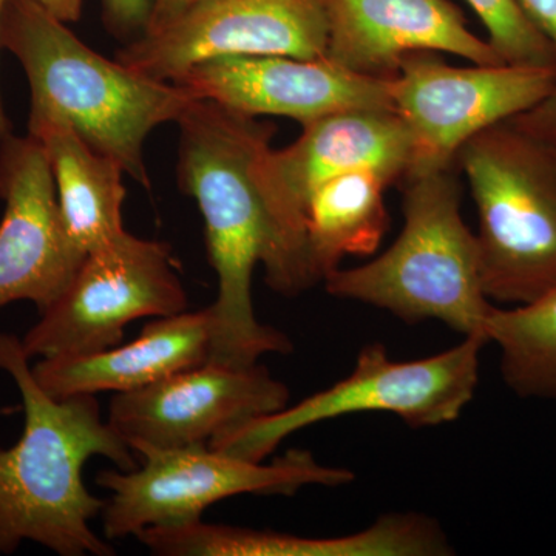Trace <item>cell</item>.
Returning a JSON list of instances; mask_svg holds the SVG:
<instances>
[{
  "mask_svg": "<svg viewBox=\"0 0 556 556\" xmlns=\"http://www.w3.org/2000/svg\"><path fill=\"white\" fill-rule=\"evenodd\" d=\"M178 182L199 203L208 262L218 278L207 362L244 368L266 354H288L287 334L255 316L252 274L266 281L277 268V241L260 186V161L276 129L206 100L190 102L179 119Z\"/></svg>",
  "mask_w": 556,
  "mask_h": 556,
  "instance_id": "cell-1",
  "label": "cell"
},
{
  "mask_svg": "<svg viewBox=\"0 0 556 556\" xmlns=\"http://www.w3.org/2000/svg\"><path fill=\"white\" fill-rule=\"evenodd\" d=\"M30 361L17 336L0 332V369L16 383L25 416L20 441L0 448V555L14 554L24 541L61 556L113 555L91 529L105 501L84 484L83 468L102 456L130 471L139 457L102 419L97 397H51Z\"/></svg>",
  "mask_w": 556,
  "mask_h": 556,
  "instance_id": "cell-2",
  "label": "cell"
},
{
  "mask_svg": "<svg viewBox=\"0 0 556 556\" xmlns=\"http://www.w3.org/2000/svg\"><path fill=\"white\" fill-rule=\"evenodd\" d=\"M0 47L24 67L31 109L67 121L87 144L150 188L146 139L161 124L177 123L195 98L101 56L30 0H7Z\"/></svg>",
  "mask_w": 556,
  "mask_h": 556,
  "instance_id": "cell-3",
  "label": "cell"
},
{
  "mask_svg": "<svg viewBox=\"0 0 556 556\" xmlns=\"http://www.w3.org/2000/svg\"><path fill=\"white\" fill-rule=\"evenodd\" d=\"M456 172L452 166L405 178L397 240L367 265L334 270L324 281L329 294L409 324L434 318L464 338L486 340L493 305L482 288L477 236L460 214Z\"/></svg>",
  "mask_w": 556,
  "mask_h": 556,
  "instance_id": "cell-4",
  "label": "cell"
},
{
  "mask_svg": "<svg viewBox=\"0 0 556 556\" xmlns=\"http://www.w3.org/2000/svg\"><path fill=\"white\" fill-rule=\"evenodd\" d=\"M478 208L482 288L518 306L556 287V144L510 119L457 152Z\"/></svg>",
  "mask_w": 556,
  "mask_h": 556,
  "instance_id": "cell-5",
  "label": "cell"
},
{
  "mask_svg": "<svg viewBox=\"0 0 556 556\" xmlns=\"http://www.w3.org/2000/svg\"><path fill=\"white\" fill-rule=\"evenodd\" d=\"M486 340L467 336L459 345L419 361L396 362L380 343L358 353L348 378L270 415L226 428L208 447L262 463L303 428L362 413H388L413 428L453 422L473 401L479 357Z\"/></svg>",
  "mask_w": 556,
  "mask_h": 556,
  "instance_id": "cell-6",
  "label": "cell"
},
{
  "mask_svg": "<svg viewBox=\"0 0 556 556\" xmlns=\"http://www.w3.org/2000/svg\"><path fill=\"white\" fill-rule=\"evenodd\" d=\"M139 466L102 470L97 484L112 496L102 508L108 540L139 535L149 527L199 521L204 510L237 495L292 496L303 486H340L353 471L318 463L308 450H289L270 464L208 447L135 448Z\"/></svg>",
  "mask_w": 556,
  "mask_h": 556,
  "instance_id": "cell-7",
  "label": "cell"
},
{
  "mask_svg": "<svg viewBox=\"0 0 556 556\" xmlns=\"http://www.w3.org/2000/svg\"><path fill=\"white\" fill-rule=\"evenodd\" d=\"M413 166V139L394 109H353L303 126L288 148H269L260 161V186L277 241V269L268 281L288 298L317 283L306 248V203L328 179L372 170L402 185Z\"/></svg>",
  "mask_w": 556,
  "mask_h": 556,
  "instance_id": "cell-8",
  "label": "cell"
},
{
  "mask_svg": "<svg viewBox=\"0 0 556 556\" xmlns=\"http://www.w3.org/2000/svg\"><path fill=\"white\" fill-rule=\"evenodd\" d=\"M188 309L169 244L123 232L84 258L60 299L21 339L28 358L83 356L119 345L138 318Z\"/></svg>",
  "mask_w": 556,
  "mask_h": 556,
  "instance_id": "cell-9",
  "label": "cell"
},
{
  "mask_svg": "<svg viewBox=\"0 0 556 556\" xmlns=\"http://www.w3.org/2000/svg\"><path fill=\"white\" fill-rule=\"evenodd\" d=\"M555 87V68L452 67L433 51L408 54L393 79L394 110L413 139L407 177L456 166L457 152L468 139L536 108Z\"/></svg>",
  "mask_w": 556,
  "mask_h": 556,
  "instance_id": "cell-10",
  "label": "cell"
},
{
  "mask_svg": "<svg viewBox=\"0 0 556 556\" xmlns=\"http://www.w3.org/2000/svg\"><path fill=\"white\" fill-rule=\"evenodd\" d=\"M324 0H201L185 16L116 53L141 75L172 83L204 62L241 56L327 58Z\"/></svg>",
  "mask_w": 556,
  "mask_h": 556,
  "instance_id": "cell-11",
  "label": "cell"
},
{
  "mask_svg": "<svg viewBox=\"0 0 556 556\" xmlns=\"http://www.w3.org/2000/svg\"><path fill=\"white\" fill-rule=\"evenodd\" d=\"M289 390L262 365L206 364L118 393L109 424L134 450L207 445L215 434L287 407Z\"/></svg>",
  "mask_w": 556,
  "mask_h": 556,
  "instance_id": "cell-12",
  "label": "cell"
},
{
  "mask_svg": "<svg viewBox=\"0 0 556 556\" xmlns=\"http://www.w3.org/2000/svg\"><path fill=\"white\" fill-rule=\"evenodd\" d=\"M0 309L31 302L39 314L72 283L86 254L62 222L49 160L35 137L0 142Z\"/></svg>",
  "mask_w": 556,
  "mask_h": 556,
  "instance_id": "cell-13",
  "label": "cell"
},
{
  "mask_svg": "<svg viewBox=\"0 0 556 556\" xmlns=\"http://www.w3.org/2000/svg\"><path fill=\"white\" fill-rule=\"evenodd\" d=\"M195 100L243 115L285 116L302 126L353 109H394L393 79L371 78L328 58H225L195 65L172 80Z\"/></svg>",
  "mask_w": 556,
  "mask_h": 556,
  "instance_id": "cell-14",
  "label": "cell"
},
{
  "mask_svg": "<svg viewBox=\"0 0 556 556\" xmlns=\"http://www.w3.org/2000/svg\"><path fill=\"white\" fill-rule=\"evenodd\" d=\"M327 58L371 78H396L401 62L417 51H441L477 65L506 62L468 30L450 0H324Z\"/></svg>",
  "mask_w": 556,
  "mask_h": 556,
  "instance_id": "cell-15",
  "label": "cell"
},
{
  "mask_svg": "<svg viewBox=\"0 0 556 556\" xmlns=\"http://www.w3.org/2000/svg\"><path fill=\"white\" fill-rule=\"evenodd\" d=\"M211 308L159 317L137 339L83 356L40 358L33 376L51 397L129 393L185 369L211 354Z\"/></svg>",
  "mask_w": 556,
  "mask_h": 556,
  "instance_id": "cell-16",
  "label": "cell"
},
{
  "mask_svg": "<svg viewBox=\"0 0 556 556\" xmlns=\"http://www.w3.org/2000/svg\"><path fill=\"white\" fill-rule=\"evenodd\" d=\"M28 135L38 139L49 160L62 222L73 243L87 255L126 232L123 167L46 110H30Z\"/></svg>",
  "mask_w": 556,
  "mask_h": 556,
  "instance_id": "cell-17",
  "label": "cell"
},
{
  "mask_svg": "<svg viewBox=\"0 0 556 556\" xmlns=\"http://www.w3.org/2000/svg\"><path fill=\"white\" fill-rule=\"evenodd\" d=\"M372 170H353L321 182L306 203V248L314 277L325 281L348 255L376 252L388 229L386 190Z\"/></svg>",
  "mask_w": 556,
  "mask_h": 556,
  "instance_id": "cell-18",
  "label": "cell"
},
{
  "mask_svg": "<svg viewBox=\"0 0 556 556\" xmlns=\"http://www.w3.org/2000/svg\"><path fill=\"white\" fill-rule=\"evenodd\" d=\"M486 340L501 351V371L521 397L556 402V287L526 305L493 306Z\"/></svg>",
  "mask_w": 556,
  "mask_h": 556,
  "instance_id": "cell-19",
  "label": "cell"
},
{
  "mask_svg": "<svg viewBox=\"0 0 556 556\" xmlns=\"http://www.w3.org/2000/svg\"><path fill=\"white\" fill-rule=\"evenodd\" d=\"M506 64L556 70L554 47L529 21L517 0H467Z\"/></svg>",
  "mask_w": 556,
  "mask_h": 556,
  "instance_id": "cell-20",
  "label": "cell"
},
{
  "mask_svg": "<svg viewBox=\"0 0 556 556\" xmlns=\"http://www.w3.org/2000/svg\"><path fill=\"white\" fill-rule=\"evenodd\" d=\"M529 21L554 47L556 54V0H517ZM519 129L556 144V87L546 101L510 119Z\"/></svg>",
  "mask_w": 556,
  "mask_h": 556,
  "instance_id": "cell-21",
  "label": "cell"
},
{
  "mask_svg": "<svg viewBox=\"0 0 556 556\" xmlns=\"http://www.w3.org/2000/svg\"><path fill=\"white\" fill-rule=\"evenodd\" d=\"M109 30L119 38L144 35L153 0H102Z\"/></svg>",
  "mask_w": 556,
  "mask_h": 556,
  "instance_id": "cell-22",
  "label": "cell"
},
{
  "mask_svg": "<svg viewBox=\"0 0 556 556\" xmlns=\"http://www.w3.org/2000/svg\"><path fill=\"white\" fill-rule=\"evenodd\" d=\"M200 2L201 0H153L144 35H153V33H159L163 28L169 27L170 24L185 16L188 11L199 5Z\"/></svg>",
  "mask_w": 556,
  "mask_h": 556,
  "instance_id": "cell-23",
  "label": "cell"
},
{
  "mask_svg": "<svg viewBox=\"0 0 556 556\" xmlns=\"http://www.w3.org/2000/svg\"><path fill=\"white\" fill-rule=\"evenodd\" d=\"M30 2L64 24L78 21L83 13V0H30Z\"/></svg>",
  "mask_w": 556,
  "mask_h": 556,
  "instance_id": "cell-24",
  "label": "cell"
},
{
  "mask_svg": "<svg viewBox=\"0 0 556 556\" xmlns=\"http://www.w3.org/2000/svg\"><path fill=\"white\" fill-rule=\"evenodd\" d=\"M7 0H0V21H2L3 9H5ZM11 135V123L3 110L2 98H0V142Z\"/></svg>",
  "mask_w": 556,
  "mask_h": 556,
  "instance_id": "cell-25",
  "label": "cell"
}]
</instances>
